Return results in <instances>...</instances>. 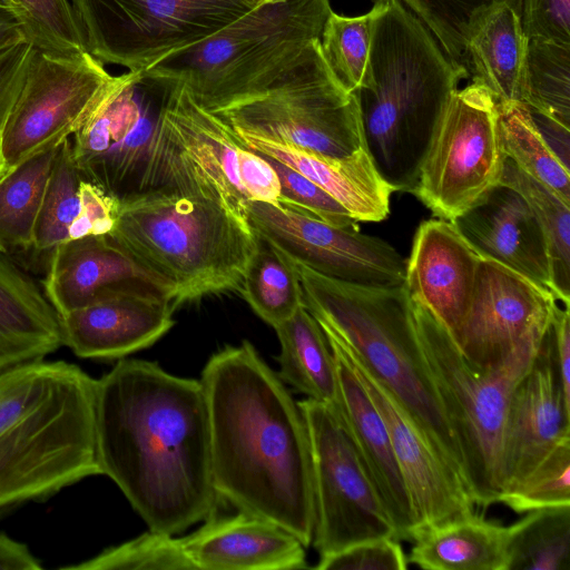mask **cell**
<instances>
[{
  "instance_id": "6da1fadb",
  "label": "cell",
  "mask_w": 570,
  "mask_h": 570,
  "mask_svg": "<svg viewBox=\"0 0 570 570\" xmlns=\"http://www.w3.org/2000/svg\"><path fill=\"white\" fill-rule=\"evenodd\" d=\"M96 444L111 479L150 531L177 534L217 509L209 422L199 380L121 358L97 380Z\"/></svg>"
},
{
  "instance_id": "7a4b0ae2",
  "label": "cell",
  "mask_w": 570,
  "mask_h": 570,
  "mask_svg": "<svg viewBox=\"0 0 570 570\" xmlns=\"http://www.w3.org/2000/svg\"><path fill=\"white\" fill-rule=\"evenodd\" d=\"M199 381L218 498L284 528L307 548L315 502L309 440L298 404L248 341L213 354Z\"/></svg>"
},
{
  "instance_id": "3957f363",
  "label": "cell",
  "mask_w": 570,
  "mask_h": 570,
  "mask_svg": "<svg viewBox=\"0 0 570 570\" xmlns=\"http://www.w3.org/2000/svg\"><path fill=\"white\" fill-rule=\"evenodd\" d=\"M368 59L352 92L365 147L394 191H410L435 127L465 79L399 0H374Z\"/></svg>"
},
{
  "instance_id": "277c9868",
  "label": "cell",
  "mask_w": 570,
  "mask_h": 570,
  "mask_svg": "<svg viewBox=\"0 0 570 570\" xmlns=\"http://www.w3.org/2000/svg\"><path fill=\"white\" fill-rule=\"evenodd\" d=\"M96 384L65 361L0 371V513L101 474Z\"/></svg>"
},
{
  "instance_id": "5b68a950",
  "label": "cell",
  "mask_w": 570,
  "mask_h": 570,
  "mask_svg": "<svg viewBox=\"0 0 570 570\" xmlns=\"http://www.w3.org/2000/svg\"><path fill=\"white\" fill-rule=\"evenodd\" d=\"M289 261L304 306L392 394L466 485L462 455L420 346L404 284L343 282Z\"/></svg>"
},
{
  "instance_id": "8992f818",
  "label": "cell",
  "mask_w": 570,
  "mask_h": 570,
  "mask_svg": "<svg viewBox=\"0 0 570 570\" xmlns=\"http://www.w3.org/2000/svg\"><path fill=\"white\" fill-rule=\"evenodd\" d=\"M109 235L174 287L176 307L237 291L258 246L246 219L195 189L158 188L120 198Z\"/></svg>"
},
{
  "instance_id": "52a82bcc",
  "label": "cell",
  "mask_w": 570,
  "mask_h": 570,
  "mask_svg": "<svg viewBox=\"0 0 570 570\" xmlns=\"http://www.w3.org/2000/svg\"><path fill=\"white\" fill-rule=\"evenodd\" d=\"M332 11L330 0H265L146 70L178 81L213 114L266 91L321 38Z\"/></svg>"
},
{
  "instance_id": "ba28073f",
  "label": "cell",
  "mask_w": 570,
  "mask_h": 570,
  "mask_svg": "<svg viewBox=\"0 0 570 570\" xmlns=\"http://www.w3.org/2000/svg\"><path fill=\"white\" fill-rule=\"evenodd\" d=\"M411 303L419 343L459 445L472 500L482 508L498 503L510 399L548 331L522 342L498 367L481 372L465 361L444 326L424 306Z\"/></svg>"
},
{
  "instance_id": "9c48e42d",
  "label": "cell",
  "mask_w": 570,
  "mask_h": 570,
  "mask_svg": "<svg viewBox=\"0 0 570 570\" xmlns=\"http://www.w3.org/2000/svg\"><path fill=\"white\" fill-rule=\"evenodd\" d=\"M176 85L147 70L115 76L97 110L71 140L82 179L118 199L171 188L181 180L183 151L164 118Z\"/></svg>"
},
{
  "instance_id": "30bf717a",
  "label": "cell",
  "mask_w": 570,
  "mask_h": 570,
  "mask_svg": "<svg viewBox=\"0 0 570 570\" xmlns=\"http://www.w3.org/2000/svg\"><path fill=\"white\" fill-rule=\"evenodd\" d=\"M213 114L237 136L324 157L343 158L365 147L357 101L331 72L320 39L266 91Z\"/></svg>"
},
{
  "instance_id": "8fae6325",
  "label": "cell",
  "mask_w": 570,
  "mask_h": 570,
  "mask_svg": "<svg viewBox=\"0 0 570 570\" xmlns=\"http://www.w3.org/2000/svg\"><path fill=\"white\" fill-rule=\"evenodd\" d=\"M86 49L102 63L146 70L265 0H69Z\"/></svg>"
},
{
  "instance_id": "7c38bea8",
  "label": "cell",
  "mask_w": 570,
  "mask_h": 570,
  "mask_svg": "<svg viewBox=\"0 0 570 570\" xmlns=\"http://www.w3.org/2000/svg\"><path fill=\"white\" fill-rule=\"evenodd\" d=\"M505 159L497 101L471 81L452 94L409 193L452 222L500 184Z\"/></svg>"
},
{
  "instance_id": "4fadbf2b",
  "label": "cell",
  "mask_w": 570,
  "mask_h": 570,
  "mask_svg": "<svg viewBox=\"0 0 570 570\" xmlns=\"http://www.w3.org/2000/svg\"><path fill=\"white\" fill-rule=\"evenodd\" d=\"M297 404L309 440L315 502L312 543L320 558L366 540L397 539L338 411L308 397Z\"/></svg>"
},
{
  "instance_id": "5bb4252c",
  "label": "cell",
  "mask_w": 570,
  "mask_h": 570,
  "mask_svg": "<svg viewBox=\"0 0 570 570\" xmlns=\"http://www.w3.org/2000/svg\"><path fill=\"white\" fill-rule=\"evenodd\" d=\"M114 78L88 51L60 55L32 47L22 87L1 131L10 169L80 130Z\"/></svg>"
},
{
  "instance_id": "9a60e30c",
  "label": "cell",
  "mask_w": 570,
  "mask_h": 570,
  "mask_svg": "<svg viewBox=\"0 0 570 570\" xmlns=\"http://www.w3.org/2000/svg\"><path fill=\"white\" fill-rule=\"evenodd\" d=\"M246 220L284 255L343 282L397 287L405 281L406 259L387 242L341 227L296 209L250 200Z\"/></svg>"
},
{
  "instance_id": "2e32d148",
  "label": "cell",
  "mask_w": 570,
  "mask_h": 570,
  "mask_svg": "<svg viewBox=\"0 0 570 570\" xmlns=\"http://www.w3.org/2000/svg\"><path fill=\"white\" fill-rule=\"evenodd\" d=\"M557 305L549 291L481 257L469 309L452 338L472 367L490 371L522 342L546 333Z\"/></svg>"
},
{
  "instance_id": "e0dca14e",
  "label": "cell",
  "mask_w": 570,
  "mask_h": 570,
  "mask_svg": "<svg viewBox=\"0 0 570 570\" xmlns=\"http://www.w3.org/2000/svg\"><path fill=\"white\" fill-rule=\"evenodd\" d=\"M322 328L326 337L340 348L385 423L412 500L417 522L416 533L474 513L475 504L466 485L438 453L414 420L332 332Z\"/></svg>"
},
{
  "instance_id": "ac0fdd59",
  "label": "cell",
  "mask_w": 570,
  "mask_h": 570,
  "mask_svg": "<svg viewBox=\"0 0 570 570\" xmlns=\"http://www.w3.org/2000/svg\"><path fill=\"white\" fill-rule=\"evenodd\" d=\"M567 436L570 406L560 384L550 325L510 399L502 440L501 493L515 487Z\"/></svg>"
},
{
  "instance_id": "d6986e66",
  "label": "cell",
  "mask_w": 570,
  "mask_h": 570,
  "mask_svg": "<svg viewBox=\"0 0 570 570\" xmlns=\"http://www.w3.org/2000/svg\"><path fill=\"white\" fill-rule=\"evenodd\" d=\"M176 308L153 291L107 292L59 316L62 345L81 358L121 360L161 338L175 324Z\"/></svg>"
},
{
  "instance_id": "ffe728a7",
  "label": "cell",
  "mask_w": 570,
  "mask_h": 570,
  "mask_svg": "<svg viewBox=\"0 0 570 570\" xmlns=\"http://www.w3.org/2000/svg\"><path fill=\"white\" fill-rule=\"evenodd\" d=\"M119 289L153 291L173 302L175 297L166 279L109 234L70 239L51 249L43 291L59 316Z\"/></svg>"
},
{
  "instance_id": "44dd1931",
  "label": "cell",
  "mask_w": 570,
  "mask_h": 570,
  "mask_svg": "<svg viewBox=\"0 0 570 570\" xmlns=\"http://www.w3.org/2000/svg\"><path fill=\"white\" fill-rule=\"evenodd\" d=\"M481 256L452 222H422L406 259L404 286L410 298L424 306L451 337L472 299Z\"/></svg>"
},
{
  "instance_id": "7402d4cb",
  "label": "cell",
  "mask_w": 570,
  "mask_h": 570,
  "mask_svg": "<svg viewBox=\"0 0 570 570\" xmlns=\"http://www.w3.org/2000/svg\"><path fill=\"white\" fill-rule=\"evenodd\" d=\"M452 223L481 257L553 294L543 232L531 207L514 188L498 184Z\"/></svg>"
},
{
  "instance_id": "603a6c76",
  "label": "cell",
  "mask_w": 570,
  "mask_h": 570,
  "mask_svg": "<svg viewBox=\"0 0 570 570\" xmlns=\"http://www.w3.org/2000/svg\"><path fill=\"white\" fill-rule=\"evenodd\" d=\"M164 118L196 180L246 219L250 199L243 179L254 151L246 148L217 116L197 105L178 81L166 102Z\"/></svg>"
},
{
  "instance_id": "cb8c5ba5",
  "label": "cell",
  "mask_w": 570,
  "mask_h": 570,
  "mask_svg": "<svg viewBox=\"0 0 570 570\" xmlns=\"http://www.w3.org/2000/svg\"><path fill=\"white\" fill-rule=\"evenodd\" d=\"M327 341L336 364L337 411L395 528L396 538L412 541L417 522L385 423L340 348Z\"/></svg>"
},
{
  "instance_id": "d4e9b609",
  "label": "cell",
  "mask_w": 570,
  "mask_h": 570,
  "mask_svg": "<svg viewBox=\"0 0 570 570\" xmlns=\"http://www.w3.org/2000/svg\"><path fill=\"white\" fill-rule=\"evenodd\" d=\"M180 538L196 570H292L308 568L306 547L284 528L242 511L210 515Z\"/></svg>"
},
{
  "instance_id": "484cf974",
  "label": "cell",
  "mask_w": 570,
  "mask_h": 570,
  "mask_svg": "<svg viewBox=\"0 0 570 570\" xmlns=\"http://www.w3.org/2000/svg\"><path fill=\"white\" fill-rule=\"evenodd\" d=\"M235 136L246 148L297 170L331 195L357 222H381L387 217L394 189L379 173L366 147L347 157L331 158L273 141Z\"/></svg>"
},
{
  "instance_id": "4316f807",
  "label": "cell",
  "mask_w": 570,
  "mask_h": 570,
  "mask_svg": "<svg viewBox=\"0 0 570 570\" xmlns=\"http://www.w3.org/2000/svg\"><path fill=\"white\" fill-rule=\"evenodd\" d=\"M62 346L59 315L43 288L0 250V371Z\"/></svg>"
},
{
  "instance_id": "83f0119b",
  "label": "cell",
  "mask_w": 570,
  "mask_h": 570,
  "mask_svg": "<svg viewBox=\"0 0 570 570\" xmlns=\"http://www.w3.org/2000/svg\"><path fill=\"white\" fill-rule=\"evenodd\" d=\"M409 563L425 570H507L509 527L471 513L420 530Z\"/></svg>"
},
{
  "instance_id": "f1b7e54d",
  "label": "cell",
  "mask_w": 570,
  "mask_h": 570,
  "mask_svg": "<svg viewBox=\"0 0 570 570\" xmlns=\"http://www.w3.org/2000/svg\"><path fill=\"white\" fill-rule=\"evenodd\" d=\"M528 38L517 12L507 4L490 11L468 43L470 79L497 102L520 101Z\"/></svg>"
},
{
  "instance_id": "f546056e",
  "label": "cell",
  "mask_w": 570,
  "mask_h": 570,
  "mask_svg": "<svg viewBox=\"0 0 570 570\" xmlns=\"http://www.w3.org/2000/svg\"><path fill=\"white\" fill-rule=\"evenodd\" d=\"M281 352L278 376L308 399L338 409L336 364L326 335L304 304L274 327Z\"/></svg>"
},
{
  "instance_id": "4dcf8cb0",
  "label": "cell",
  "mask_w": 570,
  "mask_h": 570,
  "mask_svg": "<svg viewBox=\"0 0 570 570\" xmlns=\"http://www.w3.org/2000/svg\"><path fill=\"white\" fill-rule=\"evenodd\" d=\"M497 109L505 157L570 203L569 164L546 138L530 109L520 101L497 102Z\"/></svg>"
},
{
  "instance_id": "1f68e13d",
  "label": "cell",
  "mask_w": 570,
  "mask_h": 570,
  "mask_svg": "<svg viewBox=\"0 0 570 570\" xmlns=\"http://www.w3.org/2000/svg\"><path fill=\"white\" fill-rule=\"evenodd\" d=\"M500 183L519 191L535 215L547 242L553 295L570 306V203L508 158Z\"/></svg>"
},
{
  "instance_id": "d6a6232c",
  "label": "cell",
  "mask_w": 570,
  "mask_h": 570,
  "mask_svg": "<svg viewBox=\"0 0 570 570\" xmlns=\"http://www.w3.org/2000/svg\"><path fill=\"white\" fill-rule=\"evenodd\" d=\"M237 291L273 327L292 317L303 305L302 286L293 263L259 236L257 249Z\"/></svg>"
},
{
  "instance_id": "836d02e7",
  "label": "cell",
  "mask_w": 570,
  "mask_h": 570,
  "mask_svg": "<svg viewBox=\"0 0 570 570\" xmlns=\"http://www.w3.org/2000/svg\"><path fill=\"white\" fill-rule=\"evenodd\" d=\"M520 102L531 112L570 129V46L528 39Z\"/></svg>"
},
{
  "instance_id": "e575fe53",
  "label": "cell",
  "mask_w": 570,
  "mask_h": 570,
  "mask_svg": "<svg viewBox=\"0 0 570 570\" xmlns=\"http://www.w3.org/2000/svg\"><path fill=\"white\" fill-rule=\"evenodd\" d=\"M527 513L509 525L507 570H570V505Z\"/></svg>"
},
{
  "instance_id": "d590c367",
  "label": "cell",
  "mask_w": 570,
  "mask_h": 570,
  "mask_svg": "<svg viewBox=\"0 0 570 570\" xmlns=\"http://www.w3.org/2000/svg\"><path fill=\"white\" fill-rule=\"evenodd\" d=\"M56 149L38 154L0 181V250L32 247V236Z\"/></svg>"
},
{
  "instance_id": "8d00e7d4",
  "label": "cell",
  "mask_w": 570,
  "mask_h": 570,
  "mask_svg": "<svg viewBox=\"0 0 570 570\" xmlns=\"http://www.w3.org/2000/svg\"><path fill=\"white\" fill-rule=\"evenodd\" d=\"M428 28L452 65L470 78L469 40L481 20L507 4L517 14L519 0H399Z\"/></svg>"
},
{
  "instance_id": "74e56055",
  "label": "cell",
  "mask_w": 570,
  "mask_h": 570,
  "mask_svg": "<svg viewBox=\"0 0 570 570\" xmlns=\"http://www.w3.org/2000/svg\"><path fill=\"white\" fill-rule=\"evenodd\" d=\"M81 179L68 138L56 149L42 195L32 236L36 250H51L69 239V228L80 210Z\"/></svg>"
},
{
  "instance_id": "f35d334b",
  "label": "cell",
  "mask_w": 570,
  "mask_h": 570,
  "mask_svg": "<svg viewBox=\"0 0 570 570\" xmlns=\"http://www.w3.org/2000/svg\"><path fill=\"white\" fill-rule=\"evenodd\" d=\"M373 17V9L358 17H345L332 11L320 38L327 67L348 92L360 85L368 59Z\"/></svg>"
},
{
  "instance_id": "ab89813d",
  "label": "cell",
  "mask_w": 570,
  "mask_h": 570,
  "mask_svg": "<svg viewBox=\"0 0 570 570\" xmlns=\"http://www.w3.org/2000/svg\"><path fill=\"white\" fill-rule=\"evenodd\" d=\"M69 570H196L186 556L180 538L148 531L118 546L109 547Z\"/></svg>"
},
{
  "instance_id": "60d3db41",
  "label": "cell",
  "mask_w": 570,
  "mask_h": 570,
  "mask_svg": "<svg viewBox=\"0 0 570 570\" xmlns=\"http://www.w3.org/2000/svg\"><path fill=\"white\" fill-rule=\"evenodd\" d=\"M517 513L570 505V436L564 438L499 501Z\"/></svg>"
},
{
  "instance_id": "b9f144b4",
  "label": "cell",
  "mask_w": 570,
  "mask_h": 570,
  "mask_svg": "<svg viewBox=\"0 0 570 570\" xmlns=\"http://www.w3.org/2000/svg\"><path fill=\"white\" fill-rule=\"evenodd\" d=\"M26 38L33 47L60 55L87 51L69 0H13Z\"/></svg>"
},
{
  "instance_id": "7bdbcfd3",
  "label": "cell",
  "mask_w": 570,
  "mask_h": 570,
  "mask_svg": "<svg viewBox=\"0 0 570 570\" xmlns=\"http://www.w3.org/2000/svg\"><path fill=\"white\" fill-rule=\"evenodd\" d=\"M261 155L268 161L277 175L281 206L296 209L335 226L348 227L357 225L358 222L316 184L285 164L264 154Z\"/></svg>"
},
{
  "instance_id": "ee69618b",
  "label": "cell",
  "mask_w": 570,
  "mask_h": 570,
  "mask_svg": "<svg viewBox=\"0 0 570 570\" xmlns=\"http://www.w3.org/2000/svg\"><path fill=\"white\" fill-rule=\"evenodd\" d=\"M395 538H380L352 544L321 557L318 570H405L409 559Z\"/></svg>"
},
{
  "instance_id": "f6af8a7d",
  "label": "cell",
  "mask_w": 570,
  "mask_h": 570,
  "mask_svg": "<svg viewBox=\"0 0 570 570\" xmlns=\"http://www.w3.org/2000/svg\"><path fill=\"white\" fill-rule=\"evenodd\" d=\"M518 16L528 39L570 46V0H519Z\"/></svg>"
},
{
  "instance_id": "bcb514c9",
  "label": "cell",
  "mask_w": 570,
  "mask_h": 570,
  "mask_svg": "<svg viewBox=\"0 0 570 570\" xmlns=\"http://www.w3.org/2000/svg\"><path fill=\"white\" fill-rule=\"evenodd\" d=\"M80 210L69 228V239L107 235L115 228L119 199L98 185L81 179L79 184Z\"/></svg>"
},
{
  "instance_id": "7dc6e473",
  "label": "cell",
  "mask_w": 570,
  "mask_h": 570,
  "mask_svg": "<svg viewBox=\"0 0 570 570\" xmlns=\"http://www.w3.org/2000/svg\"><path fill=\"white\" fill-rule=\"evenodd\" d=\"M32 47L26 40L0 51V134L22 87Z\"/></svg>"
},
{
  "instance_id": "c3c4849f",
  "label": "cell",
  "mask_w": 570,
  "mask_h": 570,
  "mask_svg": "<svg viewBox=\"0 0 570 570\" xmlns=\"http://www.w3.org/2000/svg\"><path fill=\"white\" fill-rule=\"evenodd\" d=\"M551 333L554 357L566 403L570 406V313L569 306L557 305Z\"/></svg>"
},
{
  "instance_id": "681fc988",
  "label": "cell",
  "mask_w": 570,
  "mask_h": 570,
  "mask_svg": "<svg viewBox=\"0 0 570 570\" xmlns=\"http://www.w3.org/2000/svg\"><path fill=\"white\" fill-rule=\"evenodd\" d=\"M42 564L29 548L0 533V570H40Z\"/></svg>"
},
{
  "instance_id": "f907efd6",
  "label": "cell",
  "mask_w": 570,
  "mask_h": 570,
  "mask_svg": "<svg viewBox=\"0 0 570 570\" xmlns=\"http://www.w3.org/2000/svg\"><path fill=\"white\" fill-rule=\"evenodd\" d=\"M26 40L28 39L16 11L0 7V51Z\"/></svg>"
},
{
  "instance_id": "816d5d0a",
  "label": "cell",
  "mask_w": 570,
  "mask_h": 570,
  "mask_svg": "<svg viewBox=\"0 0 570 570\" xmlns=\"http://www.w3.org/2000/svg\"><path fill=\"white\" fill-rule=\"evenodd\" d=\"M12 170L10 169L2 147V139L0 134V181H2Z\"/></svg>"
},
{
  "instance_id": "f5cc1de1",
  "label": "cell",
  "mask_w": 570,
  "mask_h": 570,
  "mask_svg": "<svg viewBox=\"0 0 570 570\" xmlns=\"http://www.w3.org/2000/svg\"><path fill=\"white\" fill-rule=\"evenodd\" d=\"M0 7L9 8L17 11V6L13 0H0Z\"/></svg>"
}]
</instances>
